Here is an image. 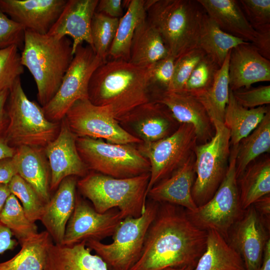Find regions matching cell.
Listing matches in <instances>:
<instances>
[{
	"instance_id": "cell-1",
	"label": "cell",
	"mask_w": 270,
	"mask_h": 270,
	"mask_svg": "<svg viewBox=\"0 0 270 270\" xmlns=\"http://www.w3.org/2000/svg\"><path fill=\"white\" fill-rule=\"evenodd\" d=\"M150 226L141 256L130 270H164L195 266L206 248L207 231L186 212L164 203Z\"/></svg>"
},
{
	"instance_id": "cell-2",
	"label": "cell",
	"mask_w": 270,
	"mask_h": 270,
	"mask_svg": "<svg viewBox=\"0 0 270 270\" xmlns=\"http://www.w3.org/2000/svg\"><path fill=\"white\" fill-rule=\"evenodd\" d=\"M88 100L119 122L152 100L148 67L124 60H107L92 74Z\"/></svg>"
},
{
	"instance_id": "cell-3",
	"label": "cell",
	"mask_w": 270,
	"mask_h": 270,
	"mask_svg": "<svg viewBox=\"0 0 270 270\" xmlns=\"http://www.w3.org/2000/svg\"><path fill=\"white\" fill-rule=\"evenodd\" d=\"M72 41L26 30L22 63L31 73L42 107L54 96L73 58Z\"/></svg>"
},
{
	"instance_id": "cell-4",
	"label": "cell",
	"mask_w": 270,
	"mask_h": 270,
	"mask_svg": "<svg viewBox=\"0 0 270 270\" xmlns=\"http://www.w3.org/2000/svg\"><path fill=\"white\" fill-rule=\"evenodd\" d=\"M146 20L161 36L176 58L198 47L206 12L197 0H154L146 10Z\"/></svg>"
},
{
	"instance_id": "cell-5",
	"label": "cell",
	"mask_w": 270,
	"mask_h": 270,
	"mask_svg": "<svg viewBox=\"0 0 270 270\" xmlns=\"http://www.w3.org/2000/svg\"><path fill=\"white\" fill-rule=\"evenodd\" d=\"M150 173L118 178L92 172L77 181L80 193L104 213L118 208L124 218L140 216L145 210Z\"/></svg>"
},
{
	"instance_id": "cell-6",
	"label": "cell",
	"mask_w": 270,
	"mask_h": 270,
	"mask_svg": "<svg viewBox=\"0 0 270 270\" xmlns=\"http://www.w3.org/2000/svg\"><path fill=\"white\" fill-rule=\"evenodd\" d=\"M6 106L8 123L2 136L10 146L44 148L58 136L60 122L48 120L42 107L28 99L20 78L10 90Z\"/></svg>"
},
{
	"instance_id": "cell-7",
	"label": "cell",
	"mask_w": 270,
	"mask_h": 270,
	"mask_svg": "<svg viewBox=\"0 0 270 270\" xmlns=\"http://www.w3.org/2000/svg\"><path fill=\"white\" fill-rule=\"evenodd\" d=\"M158 208L156 202L146 203L140 216L122 220L112 235V243L90 240L86 245L106 262L110 270H130L141 256L148 230Z\"/></svg>"
},
{
	"instance_id": "cell-8",
	"label": "cell",
	"mask_w": 270,
	"mask_h": 270,
	"mask_svg": "<svg viewBox=\"0 0 270 270\" xmlns=\"http://www.w3.org/2000/svg\"><path fill=\"white\" fill-rule=\"evenodd\" d=\"M76 146L82 162L92 172L118 178L150 172L149 161L130 144L76 137Z\"/></svg>"
},
{
	"instance_id": "cell-9",
	"label": "cell",
	"mask_w": 270,
	"mask_h": 270,
	"mask_svg": "<svg viewBox=\"0 0 270 270\" xmlns=\"http://www.w3.org/2000/svg\"><path fill=\"white\" fill-rule=\"evenodd\" d=\"M215 132L208 142L194 149L196 178L192 198L197 206L212 197L226 175L230 154V134L222 122H212Z\"/></svg>"
},
{
	"instance_id": "cell-10",
	"label": "cell",
	"mask_w": 270,
	"mask_h": 270,
	"mask_svg": "<svg viewBox=\"0 0 270 270\" xmlns=\"http://www.w3.org/2000/svg\"><path fill=\"white\" fill-rule=\"evenodd\" d=\"M238 146H230L228 168L212 197L194 212H186L196 226L206 231L215 230L225 238L244 211L240 204L236 168Z\"/></svg>"
},
{
	"instance_id": "cell-11",
	"label": "cell",
	"mask_w": 270,
	"mask_h": 270,
	"mask_svg": "<svg viewBox=\"0 0 270 270\" xmlns=\"http://www.w3.org/2000/svg\"><path fill=\"white\" fill-rule=\"evenodd\" d=\"M104 61L89 45L79 46L52 98L42 107L46 118L60 122L68 110L78 100L88 99V85L94 70Z\"/></svg>"
},
{
	"instance_id": "cell-12",
	"label": "cell",
	"mask_w": 270,
	"mask_h": 270,
	"mask_svg": "<svg viewBox=\"0 0 270 270\" xmlns=\"http://www.w3.org/2000/svg\"><path fill=\"white\" fill-rule=\"evenodd\" d=\"M197 144L194 126L186 123L180 124L172 134L164 138L140 144L138 150L150 166L147 194L154 185L181 166L194 152Z\"/></svg>"
},
{
	"instance_id": "cell-13",
	"label": "cell",
	"mask_w": 270,
	"mask_h": 270,
	"mask_svg": "<svg viewBox=\"0 0 270 270\" xmlns=\"http://www.w3.org/2000/svg\"><path fill=\"white\" fill-rule=\"evenodd\" d=\"M76 137L100 139L112 144H141L142 140L128 132L120 122L88 99L76 101L64 118Z\"/></svg>"
},
{
	"instance_id": "cell-14",
	"label": "cell",
	"mask_w": 270,
	"mask_h": 270,
	"mask_svg": "<svg viewBox=\"0 0 270 270\" xmlns=\"http://www.w3.org/2000/svg\"><path fill=\"white\" fill-rule=\"evenodd\" d=\"M124 219L119 210L97 212L76 195L74 210L66 226L62 244L74 245L92 240L100 241L112 236Z\"/></svg>"
},
{
	"instance_id": "cell-15",
	"label": "cell",
	"mask_w": 270,
	"mask_h": 270,
	"mask_svg": "<svg viewBox=\"0 0 270 270\" xmlns=\"http://www.w3.org/2000/svg\"><path fill=\"white\" fill-rule=\"evenodd\" d=\"M76 138L63 118L58 136L44 148L50 171V191L56 190L61 182L68 176L82 178L88 174V169L78 152Z\"/></svg>"
},
{
	"instance_id": "cell-16",
	"label": "cell",
	"mask_w": 270,
	"mask_h": 270,
	"mask_svg": "<svg viewBox=\"0 0 270 270\" xmlns=\"http://www.w3.org/2000/svg\"><path fill=\"white\" fill-rule=\"evenodd\" d=\"M151 98L166 106L179 124H192L198 144L207 142L214 136V127L205 108L190 93L184 90L158 91L152 93Z\"/></svg>"
},
{
	"instance_id": "cell-17",
	"label": "cell",
	"mask_w": 270,
	"mask_h": 270,
	"mask_svg": "<svg viewBox=\"0 0 270 270\" xmlns=\"http://www.w3.org/2000/svg\"><path fill=\"white\" fill-rule=\"evenodd\" d=\"M234 225L231 246L242 258L246 270H258L268 240L264 221L252 204Z\"/></svg>"
},
{
	"instance_id": "cell-18",
	"label": "cell",
	"mask_w": 270,
	"mask_h": 270,
	"mask_svg": "<svg viewBox=\"0 0 270 270\" xmlns=\"http://www.w3.org/2000/svg\"><path fill=\"white\" fill-rule=\"evenodd\" d=\"M66 2L67 0H0V10L26 30L46 34Z\"/></svg>"
},
{
	"instance_id": "cell-19",
	"label": "cell",
	"mask_w": 270,
	"mask_h": 270,
	"mask_svg": "<svg viewBox=\"0 0 270 270\" xmlns=\"http://www.w3.org/2000/svg\"><path fill=\"white\" fill-rule=\"evenodd\" d=\"M98 0H68L48 34L72 39V54L85 42L92 48L91 23Z\"/></svg>"
},
{
	"instance_id": "cell-20",
	"label": "cell",
	"mask_w": 270,
	"mask_h": 270,
	"mask_svg": "<svg viewBox=\"0 0 270 270\" xmlns=\"http://www.w3.org/2000/svg\"><path fill=\"white\" fill-rule=\"evenodd\" d=\"M232 91L248 88L253 84L270 81V60L260 54L250 42H245L231 50L228 67Z\"/></svg>"
},
{
	"instance_id": "cell-21",
	"label": "cell",
	"mask_w": 270,
	"mask_h": 270,
	"mask_svg": "<svg viewBox=\"0 0 270 270\" xmlns=\"http://www.w3.org/2000/svg\"><path fill=\"white\" fill-rule=\"evenodd\" d=\"M195 160L194 152L170 176L154 185L148 193L152 201L180 206L189 212L195 211L198 206L192 194L196 178Z\"/></svg>"
},
{
	"instance_id": "cell-22",
	"label": "cell",
	"mask_w": 270,
	"mask_h": 270,
	"mask_svg": "<svg viewBox=\"0 0 270 270\" xmlns=\"http://www.w3.org/2000/svg\"><path fill=\"white\" fill-rule=\"evenodd\" d=\"M122 122H132L138 138L145 143L164 138L178 126L168 108L153 100L135 109Z\"/></svg>"
},
{
	"instance_id": "cell-23",
	"label": "cell",
	"mask_w": 270,
	"mask_h": 270,
	"mask_svg": "<svg viewBox=\"0 0 270 270\" xmlns=\"http://www.w3.org/2000/svg\"><path fill=\"white\" fill-rule=\"evenodd\" d=\"M77 181L74 176L64 178L45 205L40 220L55 244L62 243L66 224L75 206Z\"/></svg>"
},
{
	"instance_id": "cell-24",
	"label": "cell",
	"mask_w": 270,
	"mask_h": 270,
	"mask_svg": "<svg viewBox=\"0 0 270 270\" xmlns=\"http://www.w3.org/2000/svg\"><path fill=\"white\" fill-rule=\"evenodd\" d=\"M197 0L223 31L254 45L257 44L258 34L248 21L238 0Z\"/></svg>"
},
{
	"instance_id": "cell-25",
	"label": "cell",
	"mask_w": 270,
	"mask_h": 270,
	"mask_svg": "<svg viewBox=\"0 0 270 270\" xmlns=\"http://www.w3.org/2000/svg\"><path fill=\"white\" fill-rule=\"evenodd\" d=\"M18 174L35 190L46 204L50 200V171L43 148L22 146L13 156Z\"/></svg>"
},
{
	"instance_id": "cell-26",
	"label": "cell",
	"mask_w": 270,
	"mask_h": 270,
	"mask_svg": "<svg viewBox=\"0 0 270 270\" xmlns=\"http://www.w3.org/2000/svg\"><path fill=\"white\" fill-rule=\"evenodd\" d=\"M92 250L86 241L72 246L52 243L48 250L43 270H110Z\"/></svg>"
},
{
	"instance_id": "cell-27",
	"label": "cell",
	"mask_w": 270,
	"mask_h": 270,
	"mask_svg": "<svg viewBox=\"0 0 270 270\" xmlns=\"http://www.w3.org/2000/svg\"><path fill=\"white\" fill-rule=\"evenodd\" d=\"M240 204L243 210L270 193V158L260 156L246 167L237 178Z\"/></svg>"
},
{
	"instance_id": "cell-28",
	"label": "cell",
	"mask_w": 270,
	"mask_h": 270,
	"mask_svg": "<svg viewBox=\"0 0 270 270\" xmlns=\"http://www.w3.org/2000/svg\"><path fill=\"white\" fill-rule=\"evenodd\" d=\"M193 270H246L242 258L226 239L207 231L206 248Z\"/></svg>"
},
{
	"instance_id": "cell-29",
	"label": "cell",
	"mask_w": 270,
	"mask_h": 270,
	"mask_svg": "<svg viewBox=\"0 0 270 270\" xmlns=\"http://www.w3.org/2000/svg\"><path fill=\"white\" fill-rule=\"evenodd\" d=\"M168 55L169 52L160 34L146 18L135 30L129 61L139 66L148 67Z\"/></svg>"
},
{
	"instance_id": "cell-30",
	"label": "cell",
	"mask_w": 270,
	"mask_h": 270,
	"mask_svg": "<svg viewBox=\"0 0 270 270\" xmlns=\"http://www.w3.org/2000/svg\"><path fill=\"white\" fill-rule=\"evenodd\" d=\"M270 110V106H266L244 108L236 102L230 90L223 123L230 131V146L238 144L256 128Z\"/></svg>"
},
{
	"instance_id": "cell-31",
	"label": "cell",
	"mask_w": 270,
	"mask_h": 270,
	"mask_svg": "<svg viewBox=\"0 0 270 270\" xmlns=\"http://www.w3.org/2000/svg\"><path fill=\"white\" fill-rule=\"evenodd\" d=\"M245 42L223 31L206 14L204 15L200 30L198 47L220 67L228 53Z\"/></svg>"
},
{
	"instance_id": "cell-32",
	"label": "cell",
	"mask_w": 270,
	"mask_h": 270,
	"mask_svg": "<svg viewBox=\"0 0 270 270\" xmlns=\"http://www.w3.org/2000/svg\"><path fill=\"white\" fill-rule=\"evenodd\" d=\"M52 243L46 230L38 232L20 242L18 252L0 262V270H43L48 250Z\"/></svg>"
},
{
	"instance_id": "cell-33",
	"label": "cell",
	"mask_w": 270,
	"mask_h": 270,
	"mask_svg": "<svg viewBox=\"0 0 270 270\" xmlns=\"http://www.w3.org/2000/svg\"><path fill=\"white\" fill-rule=\"evenodd\" d=\"M128 2L126 12L119 18L116 32L109 50L108 56L112 60L129 61L130 48L135 30L146 18L144 0Z\"/></svg>"
},
{
	"instance_id": "cell-34",
	"label": "cell",
	"mask_w": 270,
	"mask_h": 270,
	"mask_svg": "<svg viewBox=\"0 0 270 270\" xmlns=\"http://www.w3.org/2000/svg\"><path fill=\"white\" fill-rule=\"evenodd\" d=\"M230 52L217 72L211 86L205 90L190 92L203 104L212 122H224L230 94L228 67Z\"/></svg>"
},
{
	"instance_id": "cell-35",
	"label": "cell",
	"mask_w": 270,
	"mask_h": 270,
	"mask_svg": "<svg viewBox=\"0 0 270 270\" xmlns=\"http://www.w3.org/2000/svg\"><path fill=\"white\" fill-rule=\"evenodd\" d=\"M270 150V110L259 124L239 142L236 157L238 178L252 161Z\"/></svg>"
},
{
	"instance_id": "cell-36",
	"label": "cell",
	"mask_w": 270,
	"mask_h": 270,
	"mask_svg": "<svg viewBox=\"0 0 270 270\" xmlns=\"http://www.w3.org/2000/svg\"><path fill=\"white\" fill-rule=\"evenodd\" d=\"M0 222L10 230L19 243L38 232L35 222L27 218L20 201L12 194L0 213Z\"/></svg>"
},
{
	"instance_id": "cell-37",
	"label": "cell",
	"mask_w": 270,
	"mask_h": 270,
	"mask_svg": "<svg viewBox=\"0 0 270 270\" xmlns=\"http://www.w3.org/2000/svg\"><path fill=\"white\" fill-rule=\"evenodd\" d=\"M119 18H113L95 12L92 20L91 34L92 49L104 61L106 60L112 44L115 37Z\"/></svg>"
},
{
	"instance_id": "cell-38",
	"label": "cell",
	"mask_w": 270,
	"mask_h": 270,
	"mask_svg": "<svg viewBox=\"0 0 270 270\" xmlns=\"http://www.w3.org/2000/svg\"><path fill=\"white\" fill-rule=\"evenodd\" d=\"M8 184L11 194L20 201L27 218L34 222L40 220L46 204L33 188L18 174Z\"/></svg>"
},
{
	"instance_id": "cell-39",
	"label": "cell",
	"mask_w": 270,
	"mask_h": 270,
	"mask_svg": "<svg viewBox=\"0 0 270 270\" xmlns=\"http://www.w3.org/2000/svg\"><path fill=\"white\" fill-rule=\"evenodd\" d=\"M24 67L17 46L0 50V92L11 88L24 73Z\"/></svg>"
},
{
	"instance_id": "cell-40",
	"label": "cell",
	"mask_w": 270,
	"mask_h": 270,
	"mask_svg": "<svg viewBox=\"0 0 270 270\" xmlns=\"http://www.w3.org/2000/svg\"><path fill=\"white\" fill-rule=\"evenodd\" d=\"M205 56L202 50L196 47L176 58L172 79L168 90H182L192 70Z\"/></svg>"
},
{
	"instance_id": "cell-41",
	"label": "cell",
	"mask_w": 270,
	"mask_h": 270,
	"mask_svg": "<svg viewBox=\"0 0 270 270\" xmlns=\"http://www.w3.org/2000/svg\"><path fill=\"white\" fill-rule=\"evenodd\" d=\"M220 67L205 56L196 64L182 90L189 92L205 90L212 85Z\"/></svg>"
},
{
	"instance_id": "cell-42",
	"label": "cell",
	"mask_w": 270,
	"mask_h": 270,
	"mask_svg": "<svg viewBox=\"0 0 270 270\" xmlns=\"http://www.w3.org/2000/svg\"><path fill=\"white\" fill-rule=\"evenodd\" d=\"M238 2L248 21L257 32L270 30V0H240Z\"/></svg>"
},
{
	"instance_id": "cell-43",
	"label": "cell",
	"mask_w": 270,
	"mask_h": 270,
	"mask_svg": "<svg viewBox=\"0 0 270 270\" xmlns=\"http://www.w3.org/2000/svg\"><path fill=\"white\" fill-rule=\"evenodd\" d=\"M176 59L170 54L148 66L151 94L169 89L173 77Z\"/></svg>"
},
{
	"instance_id": "cell-44",
	"label": "cell",
	"mask_w": 270,
	"mask_h": 270,
	"mask_svg": "<svg viewBox=\"0 0 270 270\" xmlns=\"http://www.w3.org/2000/svg\"><path fill=\"white\" fill-rule=\"evenodd\" d=\"M25 32L24 26L0 10V50L13 46L23 48Z\"/></svg>"
},
{
	"instance_id": "cell-45",
	"label": "cell",
	"mask_w": 270,
	"mask_h": 270,
	"mask_svg": "<svg viewBox=\"0 0 270 270\" xmlns=\"http://www.w3.org/2000/svg\"><path fill=\"white\" fill-rule=\"evenodd\" d=\"M236 102L244 108H253L270 103V86L242 88L232 91Z\"/></svg>"
},
{
	"instance_id": "cell-46",
	"label": "cell",
	"mask_w": 270,
	"mask_h": 270,
	"mask_svg": "<svg viewBox=\"0 0 270 270\" xmlns=\"http://www.w3.org/2000/svg\"><path fill=\"white\" fill-rule=\"evenodd\" d=\"M123 4L124 1L122 0H99L95 12L120 18L124 15Z\"/></svg>"
},
{
	"instance_id": "cell-47",
	"label": "cell",
	"mask_w": 270,
	"mask_h": 270,
	"mask_svg": "<svg viewBox=\"0 0 270 270\" xmlns=\"http://www.w3.org/2000/svg\"><path fill=\"white\" fill-rule=\"evenodd\" d=\"M17 174V167L13 157L0 160V184H8Z\"/></svg>"
},
{
	"instance_id": "cell-48",
	"label": "cell",
	"mask_w": 270,
	"mask_h": 270,
	"mask_svg": "<svg viewBox=\"0 0 270 270\" xmlns=\"http://www.w3.org/2000/svg\"><path fill=\"white\" fill-rule=\"evenodd\" d=\"M10 230L0 222V255L7 250H13L17 246L18 242L12 238Z\"/></svg>"
},
{
	"instance_id": "cell-49",
	"label": "cell",
	"mask_w": 270,
	"mask_h": 270,
	"mask_svg": "<svg viewBox=\"0 0 270 270\" xmlns=\"http://www.w3.org/2000/svg\"><path fill=\"white\" fill-rule=\"evenodd\" d=\"M9 92L8 90L0 92V136L4 133L8 123L6 106Z\"/></svg>"
},
{
	"instance_id": "cell-50",
	"label": "cell",
	"mask_w": 270,
	"mask_h": 270,
	"mask_svg": "<svg viewBox=\"0 0 270 270\" xmlns=\"http://www.w3.org/2000/svg\"><path fill=\"white\" fill-rule=\"evenodd\" d=\"M259 215H261L260 218L266 219L270 221V194L266 195L256 201L252 204Z\"/></svg>"
},
{
	"instance_id": "cell-51",
	"label": "cell",
	"mask_w": 270,
	"mask_h": 270,
	"mask_svg": "<svg viewBox=\"0 0 270 270\" xmlns=\"http://www.w3.org/2000/svg\"><path fill=\"white\" fill-rule=\"evenodd\" d=\"M16 148L10 146L6 142L4 138L0 136V160L8 158H12L14 154Z\"/></svg>"
},
{
	"instance_id": "cell-52",
	"label": "cell",
	"mask_w": 270,
	"mask_h": 270,
	"mask_svg": "<svg viewBox=\"0 0 270 270\" xmlns=\"http://www.w3.org/2000/svg\"><path fill=\"white\" fill-rule=\"evenodd\" d=\"M258 270H270V240L267 241L262 256V262Z\"/></svg>"
},
{
	"instance_id": "cell-53",
	"label": "cell",
	"mask_w": 270,
	"mask_h": 270,
	"mask_svg": "<svg viewBox=\"0 0 270 270\" xmlns=\"http://www.w3.org/2000/svg\"><path fill=\"white\" fill-rule=\"evenodd\" d=\"M10 194L8 184H0V213Z\"/></svg>"
},
{
	"instance_id": "cell-54",
	"label": "cell",
	"mask_w": 270,
	"mask_h": 270,
	"mask_svg": "<svg viewBox=\"0 0 270 270\" xmlns=\"http://www.w3.org/2000/svg\"><path fill=\"white\" fill-rule=\"evenodd\" d=\"M195 266H184L180 268L169 267L164 270H193Z\"/></svg>"
}]
</instances>
